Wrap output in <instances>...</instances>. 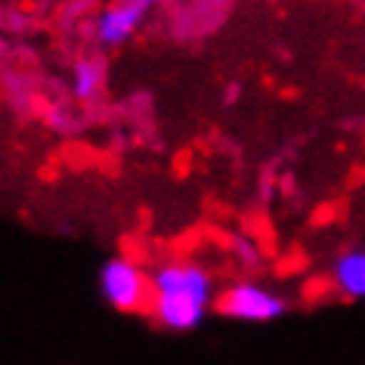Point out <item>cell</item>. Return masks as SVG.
<instances>
[{"label": "cell", "mask_w": 365, "mask_h": 365, "mask_svg": "<svg viewBox=\"0 0 365 365\" xmlns=\"http://www.w3.org/2000/svg\"><path fill=\"white\" fill-rule=\"evenodd\" d=\"M103 87V66L96 59H81L71 68V93L78 99H93Z\"/></svg>", "instance_id": "obj_6"}, {"label": "cell", "mask_w": 365, "mask_h": 365, "mask_svg": "<svg viewBox=\"0 0 365 365\" xmlns=\"http://www.w3.org/2000/svg\"><path fill=\"white\" fill-rule=\"evenodd\" d=\"M214 304V276L198 263L173 260L152 272L149 313L168 331H195Z\"/></svg>", "instance_id": "obj_1"}, {"label": "cell", "mask_w": 365, "mask_h": 365, "mask_svg": "<svg viewBox=\"0 0 365 365\" xmlns=\"http://www.w3.org/2000/svg\"><path fill=\"white\" fill-rule=\"evenodd\" d=\"M99 294L118 313H143L152 304V276L130 257H108L99 269Z\"/></svg>", "instance_id": "obj_2"}, {"label": "cell", "mask_w": 365, "mask_h": 365, "mask_svg": "<svg viewBox=\"0 0 365 365\" xmlns=\"http://www.w3.org/2000/svg\"><path fill=\"white\" fill-rule=\"evenodd\" d=\"M145 13H149L145 0H115V4H108L93 22L96 43L106 50L121 47V43H127L140 31V25L145 22Z\"/></svg>", "instance_id": "obj_4"}, {"label": "cell", "mask_w": 365, "mask_h": 365, "mask_svg": "<svg viewBox=\"0 0 365 365\" xmlns=\"http://www.w3.org/2000/svg\"><path fill=\"white\" fill-rule=\"evenodd\" d=\"M217 309L226 319H235V322H248V325H267L276 322L288 313V300L279 294L276 288L263 285V282H235L217 297Z\"/></svg>", "instance_id": "obj_3"}, {"label": "cell", "mask_w": 365, "mask_h": 365, "mask_svg": "<svg viewBox=\"0 0 365 365\" xmlns=\"http://www.w3.org/2000/svg\"><path fill=\"white\" fill-rule=\"evenodd\" d=\"M205 4H207V6H230L232 0H205Z\"/></svg>", "instance_id": "obj_7"}, {"label": "cell", "mask_w": 365, "mask_h": 365, "mask_svg": "<svg viewBox=\"0 0 365 365\" xmlns=\"http://www.w3.org/2000/svg\"><path fill=\"white\" fill-rule=\"evenodd\" d=\"M331 285L346 300H365V248L337 254L331 263Z\"/></svg>", "instance_id": "obj_5"}, {"label": "cell", "mask_w": 365, "mask_h": 365, "mask_svg": "<svg viewBox=\"0 0 365 365\" xmlns=\"http://www.w3.org/2000/svg\"><path fill=\"white\" fill-rule=\"evenodd\" d=\"M145 4H149V10H152V6H161V4H168V0H145Z\"/></svg>", "instance_id": "obj_8"}]
</instances>
